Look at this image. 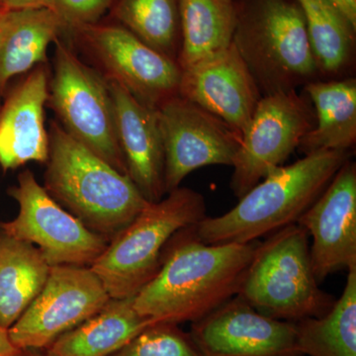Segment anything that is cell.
<instances>
[{"mask_svg": "<svg viewBox=\"0 0 356 356\" xmlns=\"http://www.w3.org/2000/svg\"><path fill=\"white\" fill-rule=\"evenodd\" d=\"M195 225L170 238L158 273L134 296L135 310L154 324L194 323L209 315L238 294L254 257L257 241L208 245Z\"/></svg>", "mask_w": 356, "mask_h": 356, "instance_id": "cell-1", "label": "cell"}, {"mask_svg": "<svg viewBox=\"0 0 356 356\" xmlns=\"http://www.w3.org/2000/svg\"><path fill=\"white\" fill-rule=\"evenodd\" d=\"M295 325L302 355L356 356V267L348 270L341 296L331 310Z\"/></svg>", "mask_w": 356, "mask_h": 356, "instance_id": "cell-23", "label": "cell"}, {"mask_svg": "<svg viewBox=\"0 0 356 356\" xmlns=\"http://www.w3.org/2000/svg\"><path fill=\"white\" fill-rule=\"evenodd\" d=\"M134 296L110 299L102 310L58 337L47 356H111L154 324L134 308Z\"/></svg>", "mask_w": 356, "mask_h": 356, "instance_id": "cell-19", "label": "cell"}, {"mask_svg": "<svg viewBox=\"0 0 356 356\" xmlns=\"http://www.w3.org/2000/svg\"><path fill=\"white\" fill-rule=\"evenodd\" d=\"M114 16L144 43L177 62L179 0H118Z\"/></svg>", "mask_w": 356, "mask_h": 356, "instance_id": "cell-25", "label": "cell"}, {"mask_svg": "<svg viewBox=\"0 0 356 356\" xmlns=\"http://www.w3.org/2000/svg\"><path fill=\"white\" fill-rule=\"evenodd\" d=\"M350 156V151H318L275 168L233 209L198 222V238L208 245L248 243L296 224Z\"/></svg>", "mask_w": 356, "mask_h": 356, "instance_id": "cell-2", "label": "cell"}, {"mask_svg": "<svg viewBox=\"0 0 356 356\" xmlns=\"http://www.w3.org/2000/svg\"><path fill=\"white\" fill-rule=\"evenodd\" d=\"M74 32L106 72V79L149 108L156 110L178 95L181 69L177 60L154 50L124 26L96 23Z\"/></svg>", "mask_w": 356, "mask_h": 356, "instance_id": "cell-11", "label": "cell"}, {"mask_svg": "<svg viewBox=\"0 0 356 356\" xmlns=\"http://www.w3.org/2000/svg\"><path fill=\"white\" fill-rule=\"evenodd\" d=\"M181 42L177 64L184 70L231 46L236 26L232 0H179Z\"/></svg>", "mask_w": 356, "mask_h": 356, "instance_id": "cell-22", "label": "cell"}, {"mask_svg": "<svg viewBox=\"0 0 356 356\" xmlns=\"http://www.w3.org/2000/svg\"><path fill=\"white\" fill-rule=\"evenodd\" d=\"M178 95L215 115L242 135L262 97L233 44L181 70Z\"/></svg>", "mask_w": 356, "mask_h": 356, "instance_id": "cell-15", "label": "cell"}, {"mask_svg": "<svg viewBox=\"0 0 356 356\" xmlns=\"http://www.w3.org/2000/svg\"><path fill=\"white\" fill-rule=\"evenodd\" d=\"M334 4L356 26V0H331Z\"/></svg>", "mask_w": 356, "mask_h": 356, "instance_id": "cell-30", "label": "cell"}, {"mask_svg": "<svg viewBox=\"0 0 356 356\" xmlns=\"http://www.w3.org/2000/svg\"><path fill=\"white\" fill-rule=\"evenodd\" d=\"M44 187L86 228L110 243L144 209L149 201L128 175L53 122Z\"/></svg>", "mask_w": 356, "mask_h": 356, "instance_id": "cell-3", "label": "cell"}, {"mask_svg": "<svg viewBox=\"0 0 356 356\" xmlns=\"http://www.w3.org/2000/svg\"><path fill=\"white\" fill-rule=\"evenodd\" d=\"M41 350L37 348H26V350H21L18 356H47L42 355Z\"/></svg>", "mask_w": 356, "mask_h": 356, "instance_id": "cell-31", "label": "cell"}, {"mask_svg": "<svg viewBox=\"0 0 356 356\" xmlns=\"http://www.w3.org/2000/svg\"><path fill=\"white\" fill-rule=\"evenodd\" d=\"M51 266L32 243L0 232V327L8 330L38 296Z\"/></svg>", "mask_w": 356, "mask_h": 356, "instance_id": "cell-21", "label": "cell"}, {"mask_svg": "<svg viewBox=\"0 0 356 356\" xmlns=\"http://www.w3.org/2000/svg\"><path fill=\"white\" fill-rule=\"evenodd\" d=\"M111 3L112 0H55V11L65 30L74 32L83 26L96 24Z\"/></svg>", "mask_w": 356, "mask_h": 356, "instance_id": "cell-27", "label": "cell"}, {"mask_svg": "<svg viewBox=\"0 0 356 356\" xmlns=\"http://www.w3.org/2000/svg\"><path fill=\"white\" fill-rule=\"evenodd\" d=\"M108 292L90 267L51 266L38 296L8 329L18 350H43L108 303Z\"/></svg>", "mask_w": 356, "mask_h": 356, "instance_id": "cell-10", "label": "cell"}, {"mask_svg": "<svg viewBox=\"0 0 356 356\" xmlns=\"http://www.w3.org/2000/svg\"><path fill=\"white\" fill-rule=\"evenodd\" d=\"M128 175L149 202L163 198L165 147L156 110L138 102L123 86L105 79Z\"/></svg>", "mask_w": 356, "mask_h": 356, "instance_id": "cell-16", "label": "cell"}, {"mask_svg": "<svg viewBox=\"0 0 356 356\" xmlns=\"http://www.w3.org/2000/svg\"><path fill=\"white\" fill-rule=\"evenodd\" d=\"M318 72L337 76L353 60L356 26L331 0H296Z\"/></svg>", "mask_w": 356, "mask_h": 356, "instance_id": "cell-24", "label": "cell"}, {"mask_svg": "<svg viewBox=\"0 0 356 356\" xmlns=\"http://www.w3.org/2000/svg\"><path fill=\"white\" fill-rule=\"evenodd\" d=\"M2 8H4L3 3H2L1 0H0V10H1Z\"/></svg>", "mask_w": 356, "mask_h": 356, "instance_id": "cell-32", "label": "cell"}, {"mask_svg": "<svg viewBox=\"0 0 356 356\" xmlns=\"http://www.w3.org/2000/svg\"><path fill=\"white\" fill-rule=\"evenodd\" d=\"M156 111L165 147L166 193L198 168L233 165L243 137L235 128L180 95Z\"/></svg>", "mask_w": 356, "mask_h": 356, "instance_id": "cell-12", "label": "cell"}, {"mask_svg": "<svg viewBox=\"0 0 356 356\" xmlns=\"http://www.w3.org/2000/svg\"><path fill=\"white\" fill-rule=\"evenodd\" d=\"M205 217L202 194L177 187L158 202H147L90 268L102 281L110 298L135 296L158 273L170 238Z\"/></svg>", "mask_w": 356, "mask_h": 356, "instance_id": "cell-6", "label": "cell"}, {"mask_svg": "<svg viewBox=\"0 0 356 356\" xmlns=\"http://www.w3.org/2000/svg\"><path fill=\"white\" fill-rule=\"evenodd\" d=\"M232 1H233V0H232Z\"/></svg>", "mask_w": 356, "mask_h": 356, "instance_id": "cell-34", "label": "cell"}, {"mask_svg": "<svg viewBox=\"0 0 356 356\" xmlns=\"http://www.w3.org/2000/svg\"><path fill=\"white\" fill-rule=\"evenodd\" d=\"M65 30L53 9L0 10V96L13 77L46 62L48 47Z\"/></svg>", "mask_w": 356, "mask_h": 356, "instance_id": "cell-18", "label": "cell"}, {"mask_svg": "<svg viewBox=\"0 0 356 356\" xmlns=\"http://www.w3.org/2000/svg\"><path fill=\"white\" fill-rule=\"evenodd\" d=\"M189 334L203 356H303L295 323L262 315L238 295L192 323Z\"/></svg>", "mask_w": 356, "mask_h": 356, "instance_id": "cell-13", "label": "cell"}, {"mask_svg": "<svg viewBox=\"0 0 356 356\" xmlns=\"http://www.w3.org/2000/svg\"><path fill=\"white\" fill-rule=\"evenodd\" d=\"M55 44L49 100L63 128L118 172L128 175L106 79L81 63L62 42L56 40Z\"/></svg>", "mask_w": 356, "mask_h": 356, "instance_id": "cell-7", "label": "cell"}, {"mask_svg": "<svg viewBox=\"0 0 356 356\" xmlns=\"http://www.w3.org/2000/svg\"><path fill=\"white\" fill-rule=\"evenodd\" d=\"M313 238L312 269L318 283L356 267V166L348 159L327 188L299 218Z\"/></svg>", "mask_w": 356, "mask_h": 356, "instance_id": "cell-14", "label": "cell"}, {"mask_svg": "<svg viewBox=\"0 0 356 356\" xmlns=\"http://www.w3.org/2000/svg\"><path fill=\"white\" fill-rule=\"evenodd\" d=\"M19 353H20V351H19ZM19 353H17V355H13V356H18V355H19Z\"/></svg>", "mask_w": 356, "mask_h": 356, "instance_id": "cell-33", "label": "cell"}, {"mask_svg": "<svg viewBox=\"0 0 356 356\" xmlns=\"http://www.w3.org/2000/svg\"><path fill=\"white\" fill-rule=\"evenodd\" d=\"M8 194L19 205L17 216L0 222V232L38 248L50 266H89L102 254L108 242L93 233L60 207L31 170L18 177Z\"/></svg>", "mask_w": 356, "mask_h": 356, "instance_id": "cell-8", "label": "cell"}, {"mask_svg": "<svg viewBox=\"0 0 356 356\" xmlns=\"http://www.w3.org/2000/svg\"><path fill=\"white\" fill-rule=\"evenodd\" d=\"M6 8H50L55 10V0H1Z\"/></svg>", "mask_w": 356, "mask_h": 356, "instance_id": "cell-28", "label": "cell"}, {"mask_svg": "<svg viewBox=\"0 0 356 356\" xmlns=\"http://www.w3.org/2000/svg\"><path fill=\"white\" fill-rule=\"evenodd\" d=\"M20 350L16 348L11 343L8 336V330L0 327V356H13L17 355Z\"/></svg>", "mask_w": 356, "mask_h": 356, "instance_id": "cell-29", "label": "cell"}, {"mask_svg": "<svg viewBox=\"0 0 356 356\" xmlns=\"http://www.w3.org/2000/svg\"><path fill=\"white\" fill-rule=\"evenodd\" d=\"M309 236L296 222L257 243L236 295L276 320L295 323L325 315L336 300L318 287Z\"/></svg>", "mask_w": 356, "mask_h": 356, "instance_id": "cell-5", "label": "cell"}, {"mask_svg": "<svg viewBox=\"0 0 356 356\" xmlns=\"http://www.w3.org/2000/svg\"><path fill=\"white\" fill-rule=\"evenodd\" d=\"M315 123L308 95L292 90L262 96L232 165L231 189L236 197L282 165Z\"/></svg>", "mask_w": 356, "mask_h": 356, "instance_id": "cell-9", "label": "cell"}, {"mask_svg": "<svg viewBox=\"0 0 356 356\" xmlns=\"http://www.w3.org/2000/svg\"><path fill=\"white\" fill-rule=\"evenodd\" d=\"M49 100L46 70L37 65L0 106V166L4 172L49 158L44 106Z\"/></svg>", "mask_w": 356, "mask_h": 356, "instance_id": "cell-17", "label": "cell"}, {"mask_svg": "<svg viewBox=\"0 0 356 356\" xmlns=\"http://www.w3.org/2000/svg\"><path fill=\"white\" fill-rule=\"evenodd\" d=\"M304 88L314 105L316 123L302 138L300 152L350 151L356 142L355 79L314 81Z\"/></svg>", "mask_w": 356, "mask_h": 356, "instance_id": "cell-20", "label": "cell"}, {"mask_svg": "<svg viewBox=\"0 0 356 356\" xmlns=\"http://www.w3.org/2000/svg\"><path fill=\"white\" fill-rule=\"evenodd\" d=\"M111 356H203L191 334L177 324L156 323Z\"/></svg>", "mask_w": 356, "mask_h": 356, "instance_id": "cell-26", "label": "cell"}, {"mask_svg": "<svg viewBox=\"0 0 356 356\" xmlns=\"http://www.w3.org/2000/svg\"><path fill=\"white\" fill-rule=\"evenodd\" d=\"M232 44L262 96L297 90L320 74L296 0H234Z\"/></svg>", "mask_w": 356, "mask_h": 356, "instance_id": "cell-4", "label": "cell"}]
</instances>
